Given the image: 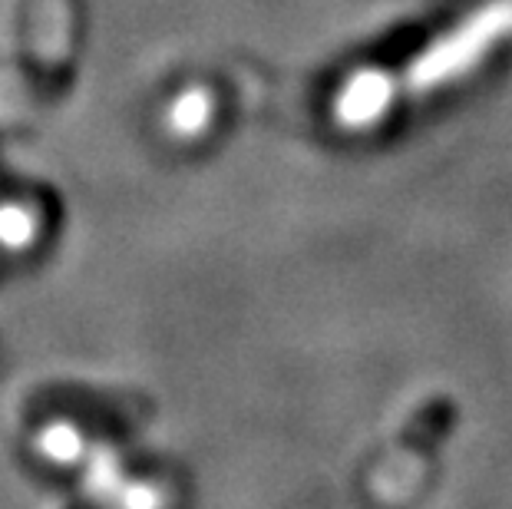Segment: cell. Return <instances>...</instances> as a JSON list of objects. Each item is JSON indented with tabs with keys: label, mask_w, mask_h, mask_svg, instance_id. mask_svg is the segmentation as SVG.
Listing matches in <instances>:
<instances>
[{
	"label": "cell",
	"mask_w": 512,
	"mask_h": 509,
	"mask_svg": "<svg viewBox=\"0 0 512 509\" xmlns=\"http://www.w3.org/2000/svg\"><path fill=\"white\" fill-rule=\"evenodd\" d=\"M512 34V0H493L483 10H476L470 20H463L453 34L440 37L433 47H427L417 60L410 63V70L403 73L397 93H430L437 86L460 80L463 73L479 67V60L496 47L499 40Z\"/></svg>",
	"instance_id": "6da1fadb"
},
{
	"label": "cell",
	"mask_w": 512,
	"mask_h": 509,
	"mask_svg": "<svg viewBox=\"0 0 512 509\" xmlns=\"http://www.w3.org/2000/svg\"><path fill=\"white\" fill-rule=\"evenodd\" d=\"M397 100V86L394 77L380 70H361L344 83L341 96H337V123L347 129H364L370 123H377L387 113V106Z\"/></svg>",
	"instance_id": "7a4b0ae2"
},
{
	"label": "cell",
	"mask_w": 512,
	"mask_h": 509,
	"mask_svg": "<svg viewBox=\"0 0 512 509\" xmlns=\"http://www.w3.org/2000/svg\"><path fill=\"white\" fill-rule=\"evenodd\" d=\"M209 123H212V96L205 90L182 93L169 106V129L179 136H199Z\"/></svg>",
	"instance_id": "3957f363"
},
{
	"label": "cell",
	"mask_w": 512,
	"mask_h": 509,
	"mask_svg": "<svg viewBox=\"0 0 512 509\" xmlns=\"http://www.w3.org/2000/svg\"><path fill=\"white\" fill-rule=\"evenodd\" d=\"M37 232H40V222L30 205H20V202L0 205V245H4L7 252H24L27 245H34Z\"/></svg>",
	"instance_id": "277c9868"
},
{
	"label": "cell",
	"mask_w": 512,
	"mask_h": 509,
	"mask_svg": "<svg viewBox=\"0 0 512 509\" xmlns=\"http://www.w3.org/2000/svg\"><path fill=\"white\" fill-rule=\"evenodd\" d=\"M37 450L47 457L50 463H60V467H70V463H80L86 453L83 433L70 427V424H50L37 433Z\"/></svg>",
	"instance_id": "5b68a950"
},
{
	"label": "cell",
	"mask_w": 512,
	"mask_h": 509,
	"mask_svg": "<svg viewBox=\"0 0 512 509\" xmlns=\"http://www.w3.org/2000/svg\"><path fill=\"white\" fill-rule=\"evenodd\" d=\"M86 486H90V493L100 496V500H110V496H119V490H123L116 457L106 447H96L90 453V463H86Z\"/></svg>",
	"instance_id": "8992f818"
},
{
	"label": "cell",
	"mask_w": 512,
	"mask_h": 509,
	"mask_svg": "<svg viewBox=\"0 0 512 509\" xmlns=\"http://www.w3.org/2000/svg\"><path fill=\"white\" fill-rule=\"evenodd\" d=\"M119 506L123 509H159V493L149 490L143 483H123V490H119Z\"/></svg>",
	"instance_id": "52a82bcc"
}]
</instances>
